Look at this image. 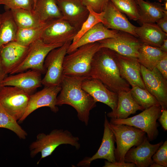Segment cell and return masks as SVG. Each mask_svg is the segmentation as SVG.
I'll list each match as a JSON object with an SVG mask.
<instances>
[{
	"label": "cell",
	"mask_w": 167,
	"mask_h": 167,
	"mask_svg": "<svg viewBox=\"0 0 167 167\" xmlns=\"http://www.w3.org/2000/svg\"><path fill=\"white\" fill-rule=\"evenodd\" d=\"M79 29L62 17L49 21L40 39L48 44L72 42Z\"/></svg>",
	"instance_id": "10"
},
{
	"label": "cell",
	"mask_w": 167,
	"mask_h": 167,
	"mask_svg": "<svg viewBox=\"0 0 167 167\" xmlns=\"http://www.w3.org/2000/svg\"><path fill=\"white\" fill-rule=\"evenodd\" d=\"M10 10L14 21L18 28L36 27L46 23L41 21L33 10L23 9Z\"/></svg>",
	"instance_id": "29"
},
{
	"label": "cell",
	"mask_w": 167,
	"mask_h": 167,
	"mask_svg": "<svg viewBox=\"0 0 167 167\" xmlns=\"http://www.w3.org/2000/svg\"><path fill=\"white\" fill-rule=\"evenodd\" d=\"M140 72L146 89L156 98L162 109H167V79L156 67L150 70L141 65Z\"/></svg>",
	"instance_id": "12"
},
{
	"label": "cell",
	"mask_w": 167,
	"mask_h": 167,
	"mask_svg": "<svg viewBox=\"0 0 167 167\" xmlns=\"http://www.w3.org/2000/svg\"><path fill=\"white\" fill-rule=\"evenodd\" d=\"M130 92L134 99L144 109L154 105H160L156 98L146 89L137 86H132Z\"/></svg>",
	"instance_id": "32"
},
{
	"label": "cell",
	"mask_w": 167,
	"mask_h": 167,
	"mask_svg": "<svg viewBox=\"0 0 167 167\" xmlns=\"http://www.w3.org/2000/svg\"><path fill=\"white\" fill-rule=\"evenodd\" d=\"M33 0L34 2V6H33V7H34L37 0Z\"/></svg>",
	"instance_id": "46"
},
{
	"label": "cell",
	"mask_w": 167,
	"mask_h": 167,
	"mask_svg": "<svg viewBox=\"0 0 167 167\" xmlns=\"http://www.w3.org/2000/svg\"><path fill=\"white\" fill-rule=\"evenodd\" d=\"M82 88L90 95L97 102L103 103L114 112L117 106L118 93L108 88L100 80L90 77L84 80Z\"/></svg>",
	"instance_id": "15"
},
{
	"label": "cell",
	"mask_w": 167,
	"mask_h": 167,
	"mask_svg": "<svg viewBox=\"0 0 167 167\" xmlns=\"http://www.w3.org/2000/svg\"><path fill=\"white\" fill-rule=\"evenodd\" d=\"M62 18L80 29L87 18L89 12L82 0H55Z\"/></svg>",
	"instance_id": "19"
},
{
	"label": "cell",
	"mask_w": 167,
	"mask_h": 167,
	"mask_svg": "<svg viewBox=\"0 0 167 167\" xmlns=\"http://www.w3.org/2000/svg\"><path fill=\"white\" fill-rule=\"evenodd\" d=\"M136 38L129 33L119 31L115 37L98 42L101 48H107L120 55L137 58L138 50L142 43Z\"/></svg>",
	"instance_id": "11"
},
{
	"label": "cell",
	"mask_w": 167,
	"mask_h": 167,
	"mask_svg": "<svg viewBox=\"0 0 167 167\" xmlns=\"http://www.w3.org/2000/svg\"><path fill=\"white\" fill-rule=\"evenodd\" d=\"M29 49L16 41L7 43L0 48V59L6 75L10 74L22 62Z\"/></svg>",
	"instance_id": "16"
},
{
	"label": "cell",
	"mask_w": 167,
	"mask_h": 167,
	"mask_svg": "<svg viewBox=\"0 0 167 167\" xmlns=\"http://www.w3.org/2000/svg\"><path fill=\"white\" fill-rule=\"evenodd\" d=\"M116 58L115 52L107 48H101L92 58L90 76L117 93L121 91H129L130 85L121 77Z\"/></svg>",
	"instance_id": "1"
},
{
	"label": "cell",
	"mask_w": 167,
	"mask_h": 167,
	"mask_svg": "<svg viewBox=\"0 0 167 167\" xmlns=\"http://www.w3.org/2000/svg\"><path fill=\"white\" fill-rule=\"evenodd\" d=\"M0 5H4L9 10L23 9L33 10V0H0Z\"/></svg>",
	"instance_id": "35"
},
{
	"label": "cell",
	"mask_w": 167,
	"mask_h": 167,
	"mask_svg": "<svg viewBox=\"0 0 167 167\" xmlns=\"http://www.w3.org/2000/svg\"><path fill=\"white\" fill-rule=\"evenodd\" d=\"M164 6V9L167 11V1H165V4Z\"/></svg>",
	"instance_id": "45"
},
{
	"label": "cell",
	"mask_w": 167,
	"mask_h": 167,
	"mask_svg": "<svg viewBox=\"0 0 167 167\" xmlns=\"http://www.w3.org/2000/svg\"><path fill=\"white\" fill-rule=\"evenodd\" d=\"M104 12L103 24L107 28L126 32L138 37L135 31L136 26L129 21L110 0Z\"/></svg>",
	"instance_id": "21"
},
{
	"label": "cell",
	"mask_w": 167,
	"mask_h": 167,
	"mask_svg": "<svg viewBox=\"0 0 167 167\" xmlns=\"http://www.w3.org/2000/svg\"><path fill=\"white\" fill-rule=\"evenodd\" d=\"M78 137L73 135L67 130L55 129L49 134L40 133L36 136V140L30 145V155L34 157L41 153L40 160L51 155L57 147L62 144H69L79 149L80 147Z\"/></svg>",
	"instance_id": "3"
},
{
	"label": "cell",
	"mask_w": 167,
	"mask_h": 167,
	"mask_svg": "<svg viewBox=\"0 0 167 167\" xmlns=\"http://www.w3.org/2000/svg\"><path fill=\"white\" fill-rule=\"evenodd\" d=\"M86 78L64 75L56 105L60 106L67 105L72 107L77 112L78 119L87 126L90 111L96 106V102L82 87V82Z\"/></svg>",
	"instance_id": "2"
},
{
	"label": "cell",
	"mask_w": 167,
	"mask_h": 167,
	"mask_svg": "<svg viewBox=\"0 0 167 167\" xmlns=\"http://www.w3.org/2000/svg\"><path fill=\"white\" fill-rule=\"evenodd\" d=\"M61 89L60 86L45 87L42 90L30 95L25 112L19 122H22L32 112L42 107H49L52 111L57 113L59 109L56 105L57 97Z\"/></svg>",
	"instance_id": "13"
},
{
	"label": "cell",
	"mask_w": 167,
	"mask_h": 167,
	"mask_svg": "<svg viewBox=\"0 0 167 167\" xmlns=\"http://www.w3.org/2000/svg\"><path fill=\"white\" fill-rule=\"evenodd\" d=\"M33 11L43 23L62 17L55 0H37Z\"/></svg>",
	"instance_id": "26"
},
{
	"label": "cell",
	"mask_w": 167,
	"mask_h": 167,
	"mask_svg": "<svg viewBox=\"0 0 167 167\" xmlns=\"http://www.w3.org/2000/svg\"><path fill=\"white\" fill-rule=\"evenodd\" d=\"M89 11L88 16L82 24L80 29L73 39L71 44L76 42L86 32L98 23H104V12L98 13L90 7L87 6Z\"/></svg>",
	"instance_id": "33"
},
{
	"label": "cell",
	"mask_w": 167,
	"mask_h": 167,
	"mask_svg": "<svg viewBox=\"0 0 167 167\" xmlns=\"http://www.w3.org/2000/svg\"><path fill=\"white\" fill-rule=\"evenodd\" d=\"M136 27L135 31L142 43L159 48L167 39V33L164 32L155 23H143Z\"/></svg>",
	"instance_id": "24"
},
{
	"label": "cell",
	"mask_w": 167,
	"mask_h": 167,
	"mask_svg": "<svg viewBox=\"0 0 167 167\" xmlns=\"http://www.w3.org/2000/svg\"><path fill=\"white\" fill-rule=\"evenodd\" d=\"M86 6L90 7L98 13L104 12L110 0H82Z\"/></svg>",
	"instance_id": "37"
},
{
	"label": "cell",
	"mask_w": 167,
	"mask_h": 167,
	"mask_svg": "<svg viewBox=\"0 0 167 167\" xmlns=\"http://www.w3.org/2000/svg\"><path fill=\"white\" fill-rule=\"evenodd\" d=\"M15 74L6 76L2 82V87H15L31 95L42 85V74L39 71L32 70Z\"/></svg>",
	"instance_id": "18"
},
{
	"label": "cell",
	"mask_w": 167,
	"mask_h": 167,
	"mask_svg": "<svg viewBox=\"0 0 167 167\" xmlns=\"http://www.w3.org/2000/svg\"><path fill=\"white\" fill-rule=\"evenodd\" d=\"M116 61L121 77L132 86L146 89L140 72L141 64L137 58L117 53Z\"/></svg>",
	"instance_id": "20"
},
{
	"label": "cell",
	"mask_w": 167,
	"mask_h": 167,
	"mask_svg": "<svg viewBox=\"0 0 167 167\" xmlns=\"http://www.w3.org/2000/svg\"><path fill=\"white\" fill-rule=\"evenodd\" d=\"M30 96L29 94L16 87L3 86L0 90V104L19 121L25 112Z\"/></svg>",
	"instance_id": "9"
},
{
	"label": "cell",
	"mask_w": 167,
	"mask_h": 167,
	"mask_svg": "<svg viewBox=\"0 0 167 167\" xmlns=\"http://www.w3.org/2000/svg\"><path fill=\"white\" fill-rule=\"evenodd\" d=\"M137 58L140 64L152 70L156 67L158 62L167 53L162 51L159 48L142 43L138 50Z\"/></svg>",
	"instance_id": "28"
},
{
	"label": "cell",
	"mask_w": 167,
	"mask_h": 167,
	"mask_svg": "<svg viewBox=\"0 0 167 167\" xmlns=\"http://www.w3.org/2000/svg\"><path fill=\"white\" fill-rule=\"evenodd\" d=\"M163 143L161 141L156 144H152L146 136L140 144L131 148L127 152L125 156L124 162L133 163L138 167H150L154 162L152 156Z\"/></svg>",
	"instance_id": "17"
},
{
	"label": "cell",
	"mask_w": 167,
	"mask_h": 167,
	"mask_svg": "<svg viewBox=\"0 0 167 167\" xmlns=\"http://www.w3.org/2000/svg\"><path fill=\"white\" fill-rule=\"evenodd\" d=\"M154 162L163 166H167V141H165L159 147L152 157Z\"/></svg>",
	"instance_id": "36"
},
{
	"label": "cell",
	"mask_w": 167,
	"mask_h": 167,
	"mask_svg": "<svg viewBox=\"0 0 167 167\" xmlns=\"http://www.w3.org/2000/svg\"><path fill=\"white\" fill-rule=\"evenodd\" d=\"M101 48L98 42L87 44L67 54L63 62L64 76L90 77L91 64L95 53Z\"/></svg>",
	"instance_id": "4"
},
{
	"label": "cell",
	"mask_w": 167,
	"mask_h": 167,
	"mask_svg": "<svg viewBox=\"0 0 167 167\" xmlns=\"http://www.w3.org/2000/svg\"><path fill=\"white\" fill-rule=\"evenodd\" d=\"M138 5L139 14V22L143 23L157 22L167 12L163 5L155 2H151L143 0H135Z\"/></svg>",
	"instance_id": "25"
},
{
	"label": "cell",
	"mask_w": 167,
	"mask_h": 167,
	"mask_svg": "<svg viewBox=\"0 0 167 167\" xmlns=\"http://www.w3.org/2000/svg\"><path fill=\"white\" fill-rule=\"evenodd\" d=\"M150 167H164L163 166L154 162H153V163H152Z\"/></svg>",
	"instance_id": "44"
},
{
	"label": "cell",
	"mask_w": 167,
	"mask_h": 167,
	"mask_svg": "<svg viewBox=\"0 0 167 167\" xmlns=\"http://www.w3.org/2000/svg\"></svg>",
	"instance_id": "48"
},
{
	"label": "cell",
	"mask_w": 167,
	"mask_h": 167,
	"mask_svg": "<svg viewBox=\"0 0 167 167\" xmlns=\"http://www.w3.org/2000/svg\"><path fill=\"white\" fill-rule=\"evenodd\" d=\"M18 28L10 10L0 15V48L10 42L15 41Z\"/></svg>",
	"instance_id": "27"
},
{
	"label": "cell",
	"mask_w": 167,
	"mask_h": 167,
	"mask_svg": "<svg viewBox=\"0 0 167 167\" xmlns=\"http://www.w3.org/2000/svg\"><path fill=\"white\" fill-rule=\"evenodd\" d=\"M122 13L126 14L130 19L138 21L139 14L135 0H110Z\"/></svg>",
	"instance_id": "34"
},
{
	"label": "cell",
	"mask_w": 167,
	"mask_h": 167,
	"mask_svg": "<svg viewBox=\"0 0 167 167\" xmlns=\"http://www.w3.org/2000/svg\"><path fill=\"white\" fill-rule=\"evenodd\" d=\"M119 32L108 28L102 23H98L85 33L76 42L71 43L67 50V54L73 52L83 45L115 37Z\"/></svg>",
	"instance_id": "22"
},
{
	"label": "cell",
	"mask_w": 167,
	"mask_h": 167,
	"mask_svg": "<svg viewBox=\"0 0 167 167\" xmlns=\"http://www.w3.org/2000/svg\"><path fill=\"white\" fill-rule=\"evenodd\" d=\"M0 128L9 130L14 132L21 139H25L27 133L0 104Z\"/></svg>",
	"instance_id": "31"
},
{
	"label": "cell",
	"mask_w": 167,
	"mask_h": 167,
	"mask_svg": "<svg viewBox=\"0 0 167 167\" xmlns=\"http://www.w3.org/2000/svg\"><path fill=\"white\" fill-rule=\"evenodd\" d=\"M7 75L4 71L0 59V90L2 87V84Z\"/></svg>",
	"instance_id": "42"
},
{
	"label": "cell",
	"mask_w": 167,
	"mask_h": 167,
	"mask_svg": "<svg viewBox=\"0 0 167 167\" xmlns=\"http://www.w3.org/2000/svg\"><path fill=\"white\" fill-rule=\"evenodd\" d=\"M158 119L162 127L165 131H166L167 130V109H162L161 114Z\"/></svg>",
	"instance_id": "40"
},
{
	"label": "cell",
	"mask_w": 167,
	"mask_h": 167,
	"mask_svg": "<svg viewBox=\"0 0 167 167\" xmlns=\"http://www.w3.org/2000/svg\"><path fill=\"white\" fill-rule=\"evenodd\" d=\"M71 43H65L62 46L52 49L46 56L44 63L45 75L42 79V85L45 87L60 86L64 76V59Z\"/></svg>",
	"instance_id": "8"
},
{
	"label": "cell",
	"mask_w": 167,
	"mask_h": 167,
	"mask_svg": "<svg viewBox=\"0 0 167 167\" xmlns=\"http://www.w3.org/2000/svg\"><path fill=\"white\" fill-rule=\"evenodd\" d=\"M48 22L36 27L24 28H18L15 41L23 45L29 46L34 42L40 39Z\"/></svg>",
	"instance_id": "30"
},
{
	"label": "cell",
	"mask_w": 167,
	"mask_h": 167,
	"mask_svg": "<svg viewBox=\"0 0 167 167\" xmlns=\"http://www.w3.org/2000/svg\"><path fill=\"white\" fill-rule=\"evenodd\" d=\"M162 51L167 53V39H165L159 48Z\"/></svg>",
	"instance_id": "43"
},
{
	"label": "cell",
	"mask_w": 167,
	"mask_h": 167,
	"mask_svg": "<svg viewBox=\"0 0 167 167\" xmlns=\"http://www.w3.org/2000/svg\"><path fill=\"white\" fill-rule=\"evenodd\" d=\"M135 165L132 163H127L125 162H119L116 161L114 162H110L107 161H105L104 167H135Z\"/></svg>",
	"instance_id": "39"
},
{
	"label": "cell",
	"mask_w": 167,
	"mask_h": 167,
	"mask_svg": "<svg viewBox=\"0 0 167 167\" xmlns=\"http://www.w3.org/2000/svg\"><path fill=\"white\" fill-rule=\"evenodd\" d=\"M118 99L116 108L114 112H110L107 116L110 118L124 119L138 110H143L132 97L130 92L121 91L118 93Z\"/></svg>",
	"instance_id": "23"
},
{
	"label": "cell",
	"mask_w": 167,
	"mask_h": 167,
	"mask_svg": "<svg viewBox=\"0 0 167 167\" xmlns=\"http://www.w3.org/2000/svg\"><path fill=\"white\" fill-rule=\"evenodd\" d=\"M156 24L165 32L167 33V12L157 22Z\"/></svg>",
	"instance_id": "41"
},
{
	"label": "cell",
	"mask_w": 167,
	"mask_h": 167,
	"mask_svg": "<svg viewBox=\"0 0 167 167\" xmlns=\"http://www.w3.org/2000/svg\"><path fill=\"white\" fill-rule=\"evenodd\" d=\"M156 67L161 73L164 78L167 79V53L158 62Z\"/></svg>",
	"instance_id": "38"
},
{
	"label": "cell",
	"mask_w": 167,
	"mask_h": 167,
	"mask_svg": "<svg viewBox=\"0 0 167 167\" xmlns=\"http://www.w3.org/2000/svg\"><path fill=\"white\" fill-rule=\"evenodd\" d=\"M63 44H48L41 39H38L29 46L28 51L23 61L10 74L24 72L29 69L39 71L41 74L45 73L44 63L46 56L52 49Z\"/></svg>",
	"instance_id": "7"
},
{
	"label": "cell",
	"mask_w": 167,
	"mask_h": 167,
	"mask_svg": "<svg viewBox=\"0 0 167 167\" xmlns=\"http://www.w3.org/2000/svg\"><path fill=\"white\" fill-rule=\"evenodd\" d=\"M165 1H167V0H165Z\"/></svg>",
	"instance_id": "47"
},
{
	"label": "cell",
	"mask_w": 167,
	"mask_h": 167,
	"mask_svg": "<svg viewBox=\"0 0 167 167\" xmlns=\"http://www.w3.org/2000/svg\"><path fill=\"white\" fill-rule=\"evenodd\" d=\"M109 125L117 144L115 151L116 161L124 162L127 152L131 148L140 144L146 136V133L139 128L128 125L115 124L109 122Z\"/></svg>",
	"instance_id": "5"
},
{
	"label": "cell",
	"mask_w": 167,
	"mask_h": 167,
	"mask_svg": "<svg viewBox=\"0 0 167 167\" xmlns=\"http://www.w3.org/2000/svg\"><path fill=\"white\" fill-rule=\"evenodd\" d=\"M109 123L105 115L103 137L99 149L92 156L86 157L80 161L77 164L78 166L89 167L92 161L97 159H105L110 162L116 161L115 155V138Z\"/></svg>",
	"instance_id": "14"
},
{
	"label": "cell",
	"mask_w": 167,
	"mask_h": 167,
	"mask_svg": "<svg viewBox=\"0 0 167 167\" xmlns=\"http://www.w3.org/2000/svg\"><path fill=\"white\" fill-rule=\"evenodd\" d=\"M162 108L160 105H153L144 109L139 114L124 119L110 118V123L124 124L139 128L144 131L149 141L155 139L158 134L157 120L161 114Z\"/></svg>",
	"instance_id": "6"
}]
</instances>
